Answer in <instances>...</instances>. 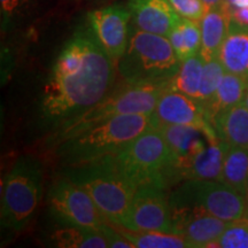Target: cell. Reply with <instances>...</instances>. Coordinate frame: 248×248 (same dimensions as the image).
Instances as JSON below:
<instances>
[{"label": "cell", "mask_w": 248, "mask_h": 248, "mask_svg": "<svg viewBox=\"0 0 248 248\" xmlns=\"http://www.w3.org/2000/svg\"><path fill=\"white\" fill-rule=\"evenodd\" d=\"M114 61L93 35L80 28L52 67L42 99L43 120L54 129L98 105L115 83Z\"/></svg>", "instance_id": "1"}, {"label": "cell", "mask_w": 248, "mask_h": 248, "mask_svg": "<svg viewBox=\"0 0 248 248\" xmlns=\"http://www.w3.org/2000/svg\"><path fill=\"white\" fill-rule=\"evenodd\" d=\"M155 126L153 115H119L90 126L84 131L55 144L60 162L75 166L117 154L130 141Z\"/></svg>", "instance_id": "2"}, {"label": "cell", "mask_w": 248, "mask_h": 248, "mask_svg": "<svg viewBox=\"0 0 248 248\" xmlns=\"http://www.w3.org/2000/svg\"><path fill=\"white\" fill-rule=\"evenodd\" d=\"M62 176L88 192L109 224L122 228L137 186L120 169L115 154L64 167Z\"/></svg>", "instance_id": "3"}, {"label": "cell", "mask_w": 248, "mask_h": 248, "mask_svg": "<svg viewBox=\"0 0 248 248\" xmlns=\"http://www.w3.org/2000/svg\"><path fill=\"white\" fill-rule=\"evenodd\" d=\"M170 82L163 83H126L122 79L114 85L102 100L82 115L61 124L52 135L51 141L55 145L63 139L84 131L90 126L119 115L144 114L151 115L157 101L167 90Z\"/></svg>", "instance_id": "4"}, {"label": "cell", "mask_w": 248, "mask_h": 248, "mask_svg": "<svg viewBox=\"0 0 248 248\" xmlns=\"http://www.w3.org/2000/svg\"><path fill=\"white\" fill-rule=\"evenodd\" d=\"M168 37L130 26L128 47L117 61L120 78L126 83L169 82L181 68Z\"/></svg>", "instance_id": "5"}, {"label": "cell", "mask_w": 248, "mask_h": 248, "mask_svg": "<svg viewBox=\"0 0 248 248\" xmlns=\"http://www.w3.org/2000/svg\"><path fill=\"white\" fill-rule=\"evenodd\" d=\"M44 170L39 160L21 156L2 181L1 226L20 233L29 224L39 206Z\"/></svg>", "instance_id": "6"}, {"label": "cell", "mask_w": 248, "mask_h": 248, "mask_svg": "<svg viewBox=\"0 0 248 248\" xmlns=\"http://www.w3.org/2000/svg\"><path fill=\"white\" fill-rule=\"evenodd\" d=\"M171 212L194 210L232 222L248 217V198L218 181L188 179L169 194Z\"/></svg>", "instance_id": "7"}, {"label": "cell", "mask_w": 248, "mask_h": 248, "mask_svg": "<svg viewBox=\"0 0 248 248\" xmlns=\"http://www.w3.org/2000/svg\"><path fill=\"white\" fill-rule=\"evenodd\" d=\"M115 157L122 172L138 186L164 178L171 162V152L160 130L153 126L125 145Z\"/></svg>", "instance_id": "8"}, {"label": "cell", "mask_w": 248, "mask_h": 248, "mask_svg": "<svg viewBox=\"0 0 248 248\" xmlns=\"http://www.w3.org/2000/svg\"><path fill=\"white\" fill-rule=\"evenodd\" d=\"M47 207L52 218L60 224L100 231L108 223L88 192L64 176L49 188Z\"/></svg>", "instance_id": "9"}, {"label": "cell", "mask_w": 248, "mask_h": 248, "mask_svg": "<svg viewBox=\"0 0 248 248\" xmlns=\"http://www.w3.org/2000/svg\"><path fill=\"white\" fill-rule=\"evenodd\" d=\"M164 178H156L138 185L122 228L133 232H172L169 195Z\"/></svg>", "instance_id": "10"}, {"label": "cell", "mask_w": 248, "mask_h": 248, "mask_svg": "<svg viewBox=\"0 0 248 248\" xmlns=\"http://www.w3.org/2000/svg\"><path fill=\"white\" fill-rule=\"evenodd\" d=\"M88 22L93 35L115 63L128 47L131 13L128 7L108 6L88 14Z\"/></svg>", "instance_id": "11"}, {"label": "cell", "mask_w": 248, "mask_h": 248, "mask_svg": "<svg viewBox=\"0 0 248 248\" xmlns=\"http://www.w3.org/2000/svg\"><path fill=\"white\" fill-rule=\"evenodd\" d=\"M152 115L155 128L160 124L191 125L206 132L210 141L219 139L200 102L182 92L167 90L161 95Z\"/></svg>", "instance_id": "12"}, {"label": "cell", "mask_w": 248, "mask_h": 248, "mask_svg": "<svg viewBox=\"0 0 248 248\" xmlns=\"http://www.w3.org/2000/svg\"><path fill=\"white\" fill-rule=\"evenodd\" d=\"M171 218L173 233L182 235L191 248L216 247V241L230 224L209 214L194 210L172 212Z\"/></svg>", "instance_id": "13"}, {"label": "cell", "mask_w": 248, "mask_h": 248, "mask_svg": "<svg viewBox=\"0 0 248 248\" xmlns=\"http://www.w3.org/2000/svg\"><path fill=\"white\" fill-rule=\"evenodd\" d=\"M131 24L138 29L168 37L182 16L168 0H129Z\"/></svg>", "instance_id": "14"}, {"label": "cell", "mask_w": 248, "mask_h": 248, "mask_svg": "<svg viewBox=\"0 0 248 248\" xmlns=\"http://www.w3.org/2000/svg\"><path fill=\"white\" fill-rule=\"evenodd\" d=\"M218 60L225 71L248 80V27L230 21Z\"/></svg>", "instance_id": "15"}, {"label": "cell", "mask_w": 248, "mask_h": 248, "mask_svg": "<svg viewBox=\"0 0 248 248\" xmlns=\"http://www.w3.org/2000/svg\"><path fill=\"white\" fill-rule=\"evenodd\" d=\"M231 14L230 6L228 4L221 7L207 9L203 17L200 20L201 28V48L200 54L204 61L218 58L219 49L224 42Z\"/></svg>", "instance_id": "16"}, {"label": "cell", "mask_w": 248, "mask_h": 248, "mask_svg": "<svg viewBox=\"0 0 248 248\" xmlns=\"http://www.w3.org/2000/svg\"><path fill=\"white\" fill-rule=\"evenodd\" d=\"M228 147V142L221 139L209 141L207 147L200 152L182 172L181 182L188 179L221 182L223 164Z\"/></svg>", "instance_id": "17"}, {"label": "cell", "mask_w": 248, "mask_h": 248, "mask_svg": "<svg viewBox=\"0 0 248 248\" xmlns=\"http://www.w3.org/2000/svg\"><path fill=\"white\" fill-rule=\"evenodd\" d=\"M213 125L221 140L248 148V108L245 102L221 111L214 117Z\"/></svg>", "instance_id": "18"}, {"label": "cell", "mask_w": 248, "mask_h": 248, "mask_svg": "<svg viewBox=\"0 0 248 248\" xmlns=\"http://www.w3.org/2000/svg\"><path fill=\"white\" fill-rule=\"evenodd\" d=\"M46 243L60 248H105L109 247L107 238L101 231L57 223L46 234Z\"/></svg>", "instance_id": "19"}, {"label": "cell", "mask_w": 248, "mask_h": 248, "mask_svg": "<svg viewBox=\"0 0 248 248\" xmlns=\"http://www.w3.org/2000/svg\"><path fill=\"white\" fill-rule=\"evenodd\" d=\"M248 89V80L234 74L225 71L221 80V84L217 88L212 101L207 105V117L213 124V120L223 110L228 109L234 105L244 102Z\"/></svg>", "instance_id": "20"}, {"label": "cell", "mask_w": 248, "mask_h": 248, "mask_svg": "<svg viewBox=\"0 0 248 248\" xmlns=\"http://www.w3.org/2000/svg\"><path fill=\"white\" fill-rule=\"evenodd\" d=\"M221 182L248 198V148L229 145Z\"/></svg>", "instance_id": "21"}, {"label": "cell", "mask_w": 248, "mask_h": 248, "mask_svg": "<svg viewBox=\"0 0 248 248\" xmlns=\"http://www.w3.org/2000/svg\"><path fill=\"white\" fill-rule=\"evenodd\" d=\"M168 38L176 55L182 62L200 53L201 28L199 21L181 17L179 22L169 33Z\"/></svg>", "instance_id": "22"}, {"label": "cell", "mask_w": 248, "mask_h": 248, "mask_svg": "<svg viewBox=\"0 0 248 248\" xmlns=\"http://www.w3.org/2000/svg\"><path fill=\"white\" fill-rule=\"evenodd\" d=\"M204 60L200 53L182 62L178 73L170 82V90L178 91L198 100Z\"/></svg>", "instance_id": "23"}, {"label": "cell", "mask_w": 248, "mask_h": 248, "mask_svg": "<svg viewBox=\"0 0 248 248\" xmlns=\"http://www.w3.org/2000/svg\"><path fill=\"white\" fill-rule=\"evenodd\" d=\"M122 234L135 248H184L188 247L184 238L177 233L162 231L133 232L123 229Z\"/></svg>", "instance_id": "24"}, {"label": "cell", "mask_w": 248, "mask_h": 248, "mask_svg": "<svg viewBox=\"0 0 248 248\" xmlns=\"http://www.w3.org/2000/svg\"><path fill=\"white\" fill-rule=\"evenodd\" d=\"M224 74L225 69L221 61L218 60V58L204 61L199 98H198V101L200 102V105L203 108H206L207 105L212 101L217 88L221 84V80Z\"/></svg>", "instance_id": "25"}, {"label": "cell", "mask_w": 248, "mask_h": 248, "mask_svg": "<svg viewBox=\"0 0 248 248\" xmlns=\"http://www.w3.org/2000/svg\"><path fill=\"white\" fill-rule=\"evenodd\" d=\"M216 247L248 248V217L230 222L216 241Z\"/></svg>", "instance_id": "26"}, {"label": "cell", "mask_w": 248, "mask_h": 248, "mask_svg": "<svg viewBox=\"0 0 248 248\" xmlns=\"http://www.w3.org/2000/svg\"><path fill=\"white\" fill-rule=\"evenodd\" d=\"M179 16L200 21L207 12L202 0H168Z\"/></svg>", "instance_id": "27"}, {"label": "cell", "mask_w": 248, "mask_h": 248, "mask_svg": "<svg viewBox=\"0 0 248 248\" xmlns=\"http://www.w3.org/2000/svg\"><path fill=\"white\" fill-rule=\"evenodd\" d=\"M1 2L2 29H7L14 24L17 17L23 16L24 12L29 7L30 0H0Z\"/></svg>", "instance_id": "28"}, {"label": "cell", "mask_w": 248, "mask_h": 248, "mask_svg": "<svg viewBox=\"0 0 248 248\" xmlns=\"http://www.w3.org/2000/svg\"><path fill=\"white\" fill-rule=\"evenodd\" d=\"M100 231L107 238L108 245L111 248H135L133 245L122 234V232L116 231L113 226L107 225V223L102 226Z\"/></svg>", "instance_id": "29"}, {"label": "cell", "mask_w": 248, "mask_h": 248, "mask_svg": "<svg viewBox=\"0 0 248 248\" xmlns=\"http://www.w3.org/2000/svg\"><path fill=\"white\" fill-rule=\"evenodd\" d=\"M231 20L244 27H248V7H232L230 6Z\"/></svg>", "instance_id": "30"}, {"label": "cell", "mask_w": 248, "mask_h": 248, "mask_svg": "<svg viewBox=\"0 0 248 248\" xmlns=\"http://www.w3.org/2000/svg\"><path fill=\"white\" fill-rule=\"evenodd\" d=\"M204 6H206L207 9L210 8H216V7H221V6L225 5V0H202Z\"/></svg>", "instance_id": "31"}, {"label": "cell", "mask_w": 248, "mask_h": 248, "mask_svg": "<svg viewBox=\"0 0 248 248\" xmlns=\"http://www.w3.org/2000/svg\"><path fill=\"white\" fill-rule=\"evenodd\" d=\"M225 2L232 7H248V0H225Z\"/></svg>", "instance_id": "32"}, {"label": "cell", "mask_w": 248, "mask_h": 248, "mask_svg": "<svg viewBox=\"0 0 248 248\" xmlns=\"http://www.w3.org/2000/svg\"><path fill=\"white\" fill-rule=\"evenodd\" d=\"M244 102L245 105H246L247 108H248V89H247V92H246V95H245V99H244Z\"/></svg>", "instance_id": "33"}]
</instances>
